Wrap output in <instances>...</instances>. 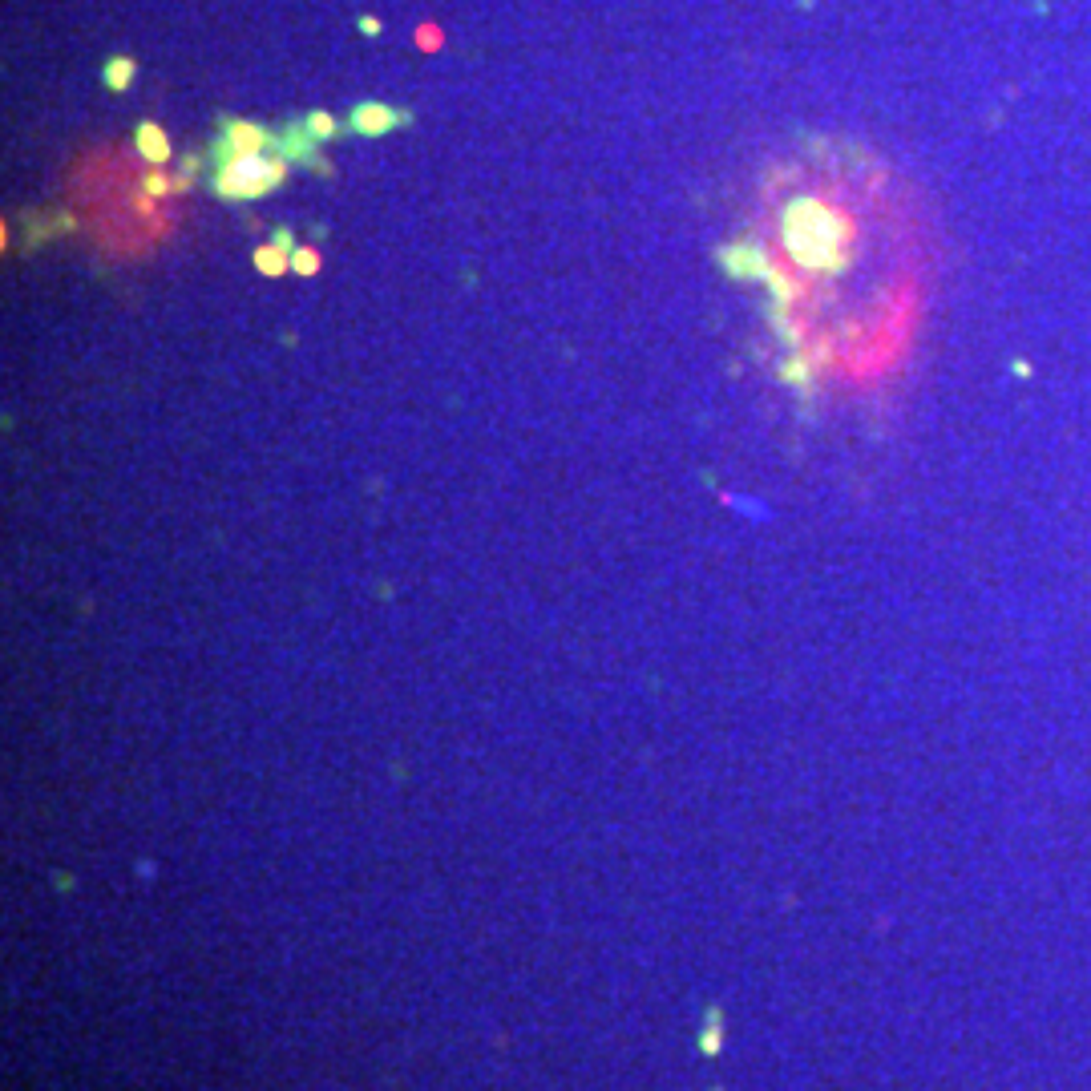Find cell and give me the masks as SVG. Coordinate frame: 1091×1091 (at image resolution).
<instances>
[{"instance_id":"1","label":"cell","mask_w":1091,"mask_h":1091,"mask_svg":"<svg viewBox=\"0 0 1091 1091\" xmlns=\"http://www.w3.org/2000/svg\"><path fill=\"white\" fill-rule=\"evenodd\" d=\"M784 239H788V251L797 255L801 263L809 267H841L849 259L845 243H849V223L841 215H833L829 207L805 203L788 207V219H784Z\"/></svg>"},{"instance_id":"2","label":"cell","mask_w":1091,"mask_h":1091,"mask_svg":"<svg viewBox=\"0 0 1091 1091\" xmlns=\"http://www.w3.org/2000/svg\"><path fill=\"white\" fill-rule=\"evenodd\" d=\"M287 178V158L279 154H251V158H231L219 166L215 174V194L227 198V203H239V198H259L271 194L279 182Z\"/></svg>"},{"instance_id":"3","label":"cell","mask_w":1091,"mask_h":1091,"mask_svg":"<svg viewBox=\"0 0 1091 1091\" xmlns=\"http://www.w3.org/2000/svg\"><path fill=\"white\" fill-rule=\"evenodd\" d=\"M271 146H275V138L263 126H255V122H231L227 134H223V142H219V158L223 162L251 158V154H267Z\"/></svg>"},{"instance_id":"4","label":"cell","mask_w":1091,"mask_h":1091,"mask_svg":"<svg viewBox=\"0 0 1091 1091\" xmlns=\"http://www.w3.org/2000/svg\"><path fill=\"white\" fill-rule=\"evenodd\" d=\"M291 231H279L271 243H263L259 251H255V267H259V275H267V279H275V275H283V271H291Z\"/></svg>"},{"instance_id":"5","label":"cell","mask_w":1091,"mask_h":1091,"mask_svg":"<svg viewBox=\"0 0 1091 1091\" xmlns=\"http://www.w3.org/2000/svg\"><path fill=\"white\" fill-rule=\"evenodd\" d=\"M401 122H405V114L388 110V106H356V114H352V126L360 134H384V130L401 126Z\"/></svg>"},{"instance_id":"6","label":"cell","mask_w":1091,"mask_h":1091,"mask_svg":"<svg viewBox=\"0 0 1091 1091\" xmlns=\"http://www.w3.org/2000/svg\"><path fill=\"white\" fill-rule=\"evenodd\" d=\"M138 154H142L146 162H154V166H162V162L170 158V138L162 134V126H154V122L138 126Z\"/></svg>"},{"instance_id":"7","label":"cell","mask_w":1091,"mask_h":1091,"mask_svg":"<svg viewBox=\"0 0 1091 1091\" xmlns=\"http://www.w3.org/2000/svg\"><path fill=\"white\" fill-rule=\"evenodd\" d=\"M320 267H324V259H320V251H316L312 243H300V247L291 251V271H295V275L312 279V275H320Z\"/></svg>"},{"instance_id":"8","label":"cell","mask_w":1091,"mask_h":1091,"mask_svg":"<svg viewBox=\"0 0 1091 1091\" xmlns=\"http://www.w3.org/2000/svg\"><path fill=\"white\" fill-rule=\"evenodd\" d=\"M304 130L316 138V142H332L336 134H340V122L332 118V114H324V110H316V114H308L304 118Z\"/></svg>"},{"instance_id":"9","label":"cell","mask_w":1091,"mask_h":1091,"mask_svg":"<svg viewBox=\"0 0 1091 1091\" xmlns=\"http://www.w3.org/2000/svg\"><path fill=\"white\" fill-rule=\"evenodd\" d=\"M130 77H134V61H130V57H114V61L106 65V85H110V89H126Z\"/></svg>"},{"instance_id":"10","label":"cell","mask_w":1091,"mask_h":1091,"mask_svg":"<svg viewBox=\"0 0 1091 1091\" xmlns=\"http://www.w3.org/2000/svg\"><path fill=\"white\" fill-rule=\"evenodd\" d=\"M182 182H170L166 174H150L146 178V194H170V190H178Z\"/></svg>"},{"instance_id":"11","label":"cell","mask_w":1091,"mask_h":1091,"mask_svg":"<svg viewBox=\"0 0 1091 1091\" xmlns=\"http://www.w3.org/2000/svg\"><path fill=\"white\" fill-rule=\"evenodd\" d=\"M421 45H425V49L441 45V33H437V29H421Z\"/></svg>"}]
</instances>
